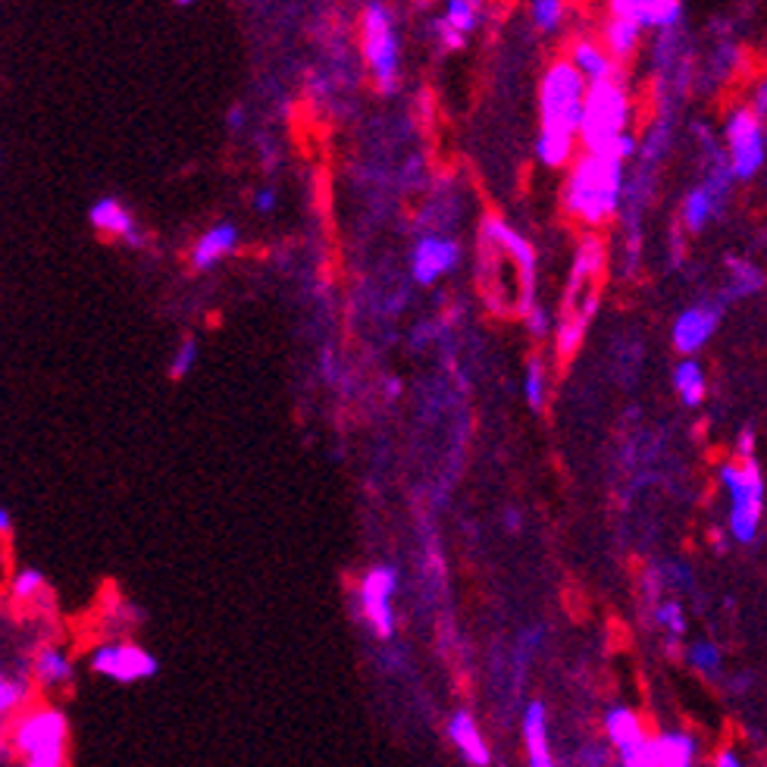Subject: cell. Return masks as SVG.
I'll return each instance as SVG.
<instances>
[{
	"instance_id": "cell-28",
	"label": "cell",
	"mask_w": 767,
	"mask_h": 767,
	"mask_svg": "<svg viewBox=\"0 0 767 767\" xmlns=\"http://www.w3.org/2000/svg\"><path fill=\"white\" fill-rule=\"evenodd\" d=\"M445 22H449L451 29L464 38V35L476 29V22H480V10H476V3L454 0V3H449V10H445Z\"/></svg>"
},
{
	"instance_id": "cell-36",
	"label": "cell",
	"mask_w": 767,
	"mask_h": 767,
	"mask_svg": "<svg viewBox=\"0 0 767 767\" xmlns=\"http://www.w3.org/2000/svg\"><path fill=\"white\" fill-rule=\"evenodd\" d=\"M711 767H749L743 758H739V751L730 749V746H724V749L715 751V758H711Z\"/></svg>"
},
{
	"instance_id": "cell-7",
	"label": "cell",
	"mask_w": 767,
	"mask_h": 767,
	"mask_svg": "<svg viewBox=\"0 0 767 767\" xmlns=\"http://www.w3.org/2000/svg\"><path fill=\"white\" fill-rule=\"evenodd\" d=\"M69 746V720L60 708H32L19 715L13 730H10V749L26 758L35 755H50V751H67Z\"/></svg>"
},
{
	"instance_id": "cell-22",
	"label": "cell",
	"mask_w": 767,
	"mask_h": 767,
	"mask_svg": "<svg viewBox=\"0 0 767 767\" xmlns=\"http://www.w3.org/2000/svg\"><path fill=\"white\" fill-rule=\"evenodd\" d=\"M639 22L630 17H620V13H611V22H608V29H604V38H608V48H611V53L614 57H630L636 50V45H639Z\"/></svg>"
},
{
	"instance_id": "cell-26",
	"label": "cell",
	"mask_w": 767,
	"mask_h": 767,
	"mask_svg": "<svg viewBox=\"0 0 767 767\" xmlns=\"http://www.w3.org/2000/svg\"><path fill=\"white\" fill-rule=\"evenodd\" d=\"M26 699H29V680L0 670V727H3V720L17 715L19 708L26 705Z\"/></svg>"
},
{
	"instance_id": "cell-9",
	"label": "cell",
	"mask_w": 767,
	"mask_h": 767,
	"mask_svg": "<svg viewBox=\"0 0 767 767\" xmlns=\"http://www.w3.org/2000/svg\"><path fill=\"white\" fill-rule=\"evenodd\" d=\"M399 592V570L392 564H376L364 573L361 580V618L367 620L376 639H392L395 636V611H392V599Z\"/></svg>"
},
{
	"instance_id": "cell-18",
	"label": "cell",
	"mask_w": 767,
	"mask_h": 767,
	"mask_svg": "<svg viewBox=\"0 0 767 767\" xmlns=\"http://www.w3.org/2000/svg\"><path fill=\"white\" fill-rule=\"evenodd\" d=\"M611 13L636 19L639 26L673 29L684 17V3H677V0H618V3H611Z\"/></svg>"
},
{
	"instance_id": "cell-20",
	"label": "cell",
	"mask_w": 767,
	"mask_h": 767,
	"mask_svg": "<svg viewBox=\"0 0 767 767\" xmlns=\"http://www.w3.org/2000/svg\"><path fill=\"white\" fill-rule=\"evenodd\" d=\"M32 677L35 684L45 686V689H63V686L72 684L76 668H72V658L67 655V649L41 646L32 658Z\"/></svg>"
},
{
	"instance_id": "cell-21",
	"label": "cell",
	"mask_w": 767,
	"mask_h": 767,
	"mask_svg": "<svg viewBox=\"0 0 767 767\" xmlns=\"http://www.w3.org/2000/svg\"><path fill=\"white\" fill-rule=\"evenodd\" d=\"M570 63L577 67V72L583 79H589V85L611 79V60H608V53L596 41H577L573 53H570Z\"/></svg>"
},
{
	"instance_id": "cell-1",
	"label": "cell",
	"mask_w": 767,
	"mask_h": 767,
	"mask_svg": "<svg viewBox=\"0 0 767 767\" xmlns=\"http://www.w3.org/2000/svg\"><path fill=\"white\" fill-rule=\"evenodd\" d=\"M586 79L570 60H554L542 85H539V107H542V132L535 141V154L542 164L561 167L573 154V138L580 135L583 122Z\"/></svg>"
},
{
	"instance_id": "cell-2",
	"label": "cell",
	"mask_w": 767,
	"mask_h": 767,
	"mask_svg": "<svg viewBox=\"0 0 767 767\" xmlns=\"http://www.w3.org/2000/svg\"><path fill=\"white\" fill-rule=\"evenodd\" d=\"M564 204L586 226H601L620 204V164L601 154H583L568 176Z\"/></svg>"
},
{
	"instance_id": "cell-12",
	"label": "cell",
	"mask_w": 767,
	"mask_h": 767,
	"mask_svg": "<svg viewBox=\"0 0 767 767\" xmlns=\"http://www.w3.org/2000/svg\"><path fill=\"white\" fill-rule=\"evenodd\" d=\"M458 260H461V245L454 238L423 235L411 254V273L420 285H433L435 279H442L445 273L458 267Z\"/></svg>"
},
{
	"instance_id": "cell-24",
	"label": "cell",
	"mask_w": 767,
	"mask_h": 767,
	"mask_svg": "<svg viewBox=\"0 0 767 767\" xmlns=\"http://www.w3.org/2000/svg\"><path fill=\"white\" fill-rule=\"evenodd\" d=\"M686 665L696 670V673H701V677H718L720 670H724V651L715 642L699 639V642L686 646Z\"/></svg>"
},
{
	"instance_id": "cell-34",
	"label": "cell",
	"mask_w": 767,
	"mask_h": 767,
	"mask_svg": "<svg viewBox=\"0 0 767 767\" xmlns=\"http://www.w3.org/2000/svg\"><path fill=\"white\" fill-rule=\"evenodd\" d=\"M523 319H527V330L535 335V338H542V335L549 333V314L542 311V307H530L527 314H523Z\"/></svg>"
},
{
	"instance_id": "cell-11",
	"label": "cell",
	"mask_w": 767,
	"mask_h": 767,
	"mask_svg": "<svg viewBox=\"0 0 767 767\" xmlns=\"http://www.w3.org/2000/svg\"><path fill=\"white\" fill-rule=\"evenodd\" d=\"M727 145H730V169L739 179H751L765 164V129L761 119L751 110H736L727 122Z\"/></svg>"
},
{
	"instance_id": "cell-31",
	"label": "cell",
	"mask_w": 767,
	"mask_h": 767,
	"mask_svg": "<svg viewBox=\"0 0 767 767\" xmlns=\"http://www.w3.org/2000/svg\"><path fill=\"white\" fill-rule=\"evenodd\" d=\"M655 620H658V627H661V630H668L670 636H677V639L686 636V614L677 601H665V604H658Z\"/></svg>"
},
{
	"instance_id": "cell-16",
	"label": "cell",
	"mask_w": 767,
	"mask_h": 767,
	"mask_svg": "<svg viewBox=\"0 0 767 767\" xmlns=\"http://www.w3.org/2000/svg\"><path fill=\"white\" fill-rule=\"evenodd\" d=\"M88 219H91V226L104 235L122 238V242H129V245H141V242H145V235L138 229V219L132 217V210L117 198L95 200L91 210H88Z\"/></svg>"
},
{
	"instance_id": "cell-8",
	"label": "cell",
	"mask_w": 767,
	"mask_h": 767,
	"mask_svg": "<svg viewBox=\"0 0 767 767\" xmlns=\"http://www.w3.org/2000/svg\"><path fill=\"white\" fill-rule=\"evenodd\" d=\"M88 668L95 670L104 680H114V684H141V680H150L157 673V658L150 655L148 649H141L138 642H129V639H110V642H100L98 649L91 651L88 658Z\"/></svg>"
},
{
	"instance_id": "cell-39",
	"label": "cell",
	"mask_w": 767,
	"mask_h": 767,
	"mask_svg": "<svg viewBox=\"0 0 767 767\" xmlns=\"http://www.w3.org/2000/svg\"><path fill=\"white\" fill-rule=\"evenodd\" d=\"M385 392H389V399H395L401 392V385H399V380H389V385H385Z\"/></svg>"
},
{
	"instance_id": "cell-32",
	"label": "cell",
	"mask_w": 767,
	"mask_h": 767,
	"mask_svg": "<svg viewBox=\"0 0 767 767\" xmlns=\"http://www.w3.org/2000/svg\"><path fill=\"white\" fill-rule=\"evenodd\" d=\"M533 19L542 32H551V29H558V22L564 19V3H558V0H535Z\"/></svg>"
},
{
	"instance_id": "cell-35",
	"label": "cell",
	"mask_w": 767,
	"mask_h": 767,
	"mask_svg": "<svg viewBox=\"0 0 767 767\" xmlns=\"http://www.w3.org/2000/svg\"><path fill=\"white\" fill-rule=\"evenodd\" d=\"M22 767H67V751H50V755H35L26 758Z\"/></svg>"
},
{
	"instance_id": "cell-27",
	"label": "cell",
	"mask_w": 767,
	"mask_h": 767,
	"mask_svg": "<svg viewBox=\"0 0 767 767\" xmlns=\"http://www.w3.org/2000/svg\"><path fill=\"white\" fill-rule=\"evenodd\" d=\"M523 395H527V404L533 411L545 407V367H542V357H530L527 376H523Z\"/></svg>"
},
{
	"instance_id": "cell-5",
	"label": "cell",
	"mask_w": 767,
	"mask_h": 767,
	"mask_svg": "<svg viewBox=\"0 0 767 767\" xmlns=\"http://www.w3.org/2000/svg\"><path fill=\"white\" fill-rule=\"evenodd\" d=\"M720 483L730 495V533L736 542H751L765 511V480L755 458H743V464H724Z\"/></svg>"
},
{
	"instance_id": "cell-19",
	"label": "cell",
	"mask_w": 767,
	"mask_h": 767,
	"mask_svg": "<svg viewBox=\"0 0 767 767\" xmlns=\"http://www.w3.org/2000/svg\"><path fill=\"white\" fill-rule=\"evenodd\" d=\"M235 248H238V229H235L233 223H217V226H210V229L195 242V248H191V267H217L219 260H226Z\"/></svg>"
},
{
	"instance_id": "cell-30",
	"label": "cell",
	"mask_w": 767,
	"mask_h": 767,
	"mask_svg": "<svg viewBox=\"0 0 767 767\" xmlns=\"http://www.w3.org/2000/svg\"><path fill=\"white\" fill-rule=\"evenodd\" d=\"M10 592H13V599L19 601L38 599V596L45 592V573L35 568L19 570L17 577H13V583H10Z\"/></svg>"
},
{
	"instance_id": "cell-14",
	"label": "cell",
	"mask_w": 767,
	"mask_h": 767,
	"mask_svg": "<svg viewBox=\"0 0 767 767\" xmlns=\"http://www.w3.org/2000/svg\"><path fill=\"white\" fill-rule=\"evenodd\" d=\"M520 736H523V749H527V767H558L554 765V755H551L549 708H545V701L533 699L523 708Z\"/></svg>"
},
{
	"instance_id": "cell-25",
	"label": "cell",
	"mask_w": 767,
	"mask_h": 767,
	"mask_svg": "<svg viewBox=\"0 0 767 767\" xmlns=\"http://www.w3.org/2000/svg\"><path fill=\"white\" fill-rule=\"evenodd\" d=\"M673 385H677L680 399L696 407L705 399V373H701L699 361H680L673 367Z\"/></svg>"
},
{
	"instance_id": "cell-37",
	"label": "cell",
	"mask_w": 767,
	"mask_h": 767,
	"mask_svg": "<svg viewBox=\"0 0 767 767\" xmlns=\"http://www.w3.org/2000/svg\"><path fill=\"white\" fill-rule=\"evenodd\" d=\"M226 126H229L233 132L245 129V107H233V110H229V117H226Z\"/></svg>"
},
{
	"instance_id": "cell-13",
	"label": "cell",
	"mask_w": 767,
	"mask_h": 767,
	"mask_svg": "<svg viewBox=\"0 0 767 767\" xmlns=\"http://www.w3.org/2000/svg\"><path fill=\"white\" fill-rule=\"evenodd\" d=\"M720 323V307L718 304H696L684 311L677 323H673V348L680 351L684 357H692L696 351L715 335Z\"/></svg>"
},
{
	"instance_id": "cell-17",
	"label": "cell",
	"mask_w": 767,
	"mask_h": 767,
	"mask_svg": "<svg viewBox=\"0 0 767 767\" xmlns=\"http://www.w3.org/2000/svg\"><path fill=\"white\" fill-rule=\"evenodd\" d=\"M651 767H699V739L686 730L651 736Z\"/></svg>"
},
{
	"instance_id": "cell-3",
	"label": "cell",
	"mask_w": 767,
	"mask_h": 767,
	"mask_svg": "<svg viewBox=\"0 0 767 767\" xmlns=\"http://www.w3.org/2000/svg\"><path fill=\"white\" fill-rule=\"evenodd\" d=\"M601 267H604L601 242L599 238H586L583 248L577 254L573 273H570L568 304H564V314H561V323H558V351H561V357H570L573 351L580 348L586 330H589V319H592L596 304H599Z\"/></svg>"
},
{
	"instance_id": "cell-33",
	"label": "cell",
	"mask_w": 767,
	"mask_h": 767,
	"mask_svg": "<svg viewBox=\"0 0 767 767\" xmlns=\"http://www.w3.org/2000/svg\"><path fill=\"white\" fill-rule=\"evenodd\" d=\"M279 207V191L273 188V185H264V188H257L254 191V210H260V214H273Z\"/></svg>"
},
{
	"instance_id": "cell-29",
	"label": "cell",
	"mask_w": 767,
	"mask_h": 767,
	"mask_svg": "<svg viewBox=\"0 0 767 767\" xmlns=\"http://www.w3.org/2000/svg\"><path fill=\"white\" fill-rule=\"evenodd\" d=\"M200 357V348H198V338H191V335H185L183 342H179V348L173 351V364H169V373H173V380H185L191 370H195V364H198Z\"/></svg>"
},
{
	"instance_id": "cell-6",
	"label": "cell",
	"mask_w": 767,
	"mask_h": 767,
	"mask_svg": "<svg viewBox=\"0 0 767 767\" xmlns=\"http://www.w3.org/2000/svg\"><path fill=\"white\" fill-rule=\"evenodd\" d=\"M364 60H367L370 76L380 91H395L399 85V69H401V50H399V32L392 13L385 10L383 3H370L364 10Z\"/></svg>"
},
{
	"instance_id": "cell-23",
	"label": "cell",
	"mask_w": 767,
	"mask_h": 767,
	"mask_svg": "<svg viewBox=\"0 0 767 767\" xmlns=\"http://www.w3.org/2000/svg\"><path fill=\"white\" fill-rule=\"evenodd\" d=\"M715 210H718V195H715L711 188H696V191H689V198H686L684 204L686 226H689L692 233H699V229H705V223L715 217Z\"/></svg>"
},
{
	"instance_id": "cell-4",
	"label": "cell",
	"mask_w": 767,
	"mask_h": 767,
	"mask_svg": "<svg viewBox=\"0 0 767 767\" xmlns=\"http://www.w3.org/2000/svg\"><path fill=\"white\" fill-rule=\"evenodd\" d=\"M627 132V95L618 79H601L586 88L583 100V135L586 154H608V148Z\"/></svg>"
},
{
	"instance_id": "cell-15",
	"label": "cell",
	"mask_w": 767,
	"mask_h": 767,
	"mask_svg": "<svg viewBox=\"0 0 767 767\" xmlns=\"http://www.w3.org/2000/svg\"><path fill=\"white\" fill-rule=\"evenodd\" d=\"M449 739L468 767H492L489 739H485L483 730H480L476 718H473L470 711H464V708H458L449 718Z\"/></svg>"
},
{
	"instance_id": "cell-10",
	"label": "cell",
	"mask_w": 767,
	"mask_h": 767,
	"mask_svg": "<svg viewBox=\"0 0 767 767\" xmlns=\"http://www.w3.org/2000/svg\"><path fill=\"white\" fill-rule=\"evenodd\" d=\"M604 736L618 755V767H651V736L642 718L627 705H614L604 715Z\"/></svg>"
},
{
	"instance_id": "cell-38",
	"label": "cell",
	"mask_w": 767,
	"mask_h": 767,
	"mask_svg": "<svg viewBox=\"0 0 767 767\" xmlns=\"http://www.w3.org/2000/svg\"><path fill=\"white\" fill-rule=\"evenodd\" d=\"M10 533H13V514L7 508H0V539Z\"/></svg>"
}]
</instances>
